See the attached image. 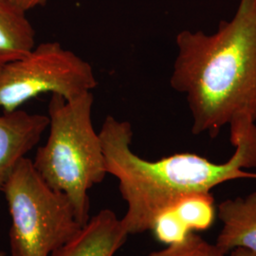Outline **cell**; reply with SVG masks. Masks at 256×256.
I'll use <instances>...</instances> for the list:
<instances>
[{"label":"cell","mask_w":256,"mask_h":256,"mask_svg":"<svg viewBox=\"0 0 256 256\" xmlns=\"http://www.w3.org/2000/svg\"><path fill=\"white\" fill-rule=\"evenodd\" d=\"M229 126L236 150L224 164L192 153L151 162L132 151L130 122L111 115L104 119L99 134L108 173L118 180L120 192L128 203L120 220L128 236L151 230L156 216L184 196L208 194L216 186L234 180H256V173L245 171L256 167V122L242 117Z\"/></svg>","instance_id":"6da1fadb"},{"label":"cell","mask_w":256,"mask_h":256,"mask_svg":"<svg viewBox=\"0 0 256 256\" xmlns=\"http://www.w3.org/2000/svg\"><path fill=\"white\" fill-rule=\"evenodd\" d=\"M170 79L185 94L192 132L216 138L238 118L256 122V0H240L234 16L218 30H182Z\"/></svg>","instance_id":"7a4b0ae2"},{"label":"cell","mask_w":256,"mask_h":256,"mask_svg":"<svg viewBox=\"0 0 256 256\" xmlns=\"http://www.w3.org/2000/svg\"><path fill=\"white\" fill-rule=\"evenodd\" d=\"M93 102L92 92L74 100L52 94L48 137L32 160L41 178L70 198L82 226L90 220L88 191L108 174L101 137L92 124Z\"/></svg>","instance_id":"3957f363"},{"label":"cell","mask_w":256,"mask_h":256,"mask_svg":"<svg viewBox=\"0 0 256 256\" xmlns=\"http://www.w3.org/2000/svg\"><path fill=\"white\" fill-rule=\"evenodd\" d=\"M1 192L12 218V256H50L84 227L70 198L52 189L27 156L16 166Z\"/></svg>","instance_id":"277c9868"},{"label":"cell","mask_w":256,"mask_h":256,"mask_svg":"<svg viewBox=\"0 0 256 256\" xmlns=\"http://www.w3.org/2000/svg\"><path fill=\"white\" fill-rule=\"evenodd\" d=\"M97 86L92 64L59 42L46 41L0 68V110L14 112L48 93L74 100Z\"/></svg>","instance_id":"5b68a950"},{"label":"cell","mask_w":256,"mask_h":256,"mask_svg":"<svg viewBox=\"0 0 256 256\" xmlns=\"http://www.w3.org/2000/svg\"><path fill=\"white\" fill-rule=\"evenodd\" d=\"M48 128V115L16 110L0 115V191L19 162Z\"/></svg>","instance_id":"8992f818"},{"label":"cell","mask_w":256,"mask_h":256,"mask_svg":"<svg viewBox=\"0 0 256 256\" xmlns=\"http://www.w3.org/2000/svg\"><path fill=\"white\" fill-rule=\"evenodd\" d=\"M128 238L115 212L102 210L90 218L74 239L50 256H114Z\"/></svg>","instance_id":"52a82bcc"},{"label":"cell","mask_w":256,"mask_h":256,"mask_svg":"<svg viewBox=\"0 0 256 256\" xmlns=\"http://www.w3.org/2000/svg\"><path fill=\"white\" fill-rule=\"evenodd\" d=\"M218 210L223 228L216 239V247L224 254L236 248L256 252V192L224 200Z\"/></svg>","instance_id":"ba28073f"},{"label":"cell","mask_w":256,"mask_h":256,"mask_svg":"<svg viewBox=\"0 0 256 256\" xmlns=\"http://www.w3.org/2000/svg\"><path fill=\"white\" fill-rule=\"evenodd\" d=\"M36 30L27 12L9 0H0V68L32 50Z\"/></svg>","instance_id":"9c48e42d"},{"label":"cell","mask_w":256,"mask_h":256,"mask_svg":"<svg viewBox=\"0 0 256 256\" xmlns=\"http://www.w3.org/2000/svg\"><path fill=\"white\" fill-rule=\"evenodd\" d=\"M172 209L192 232L209 229L214 220V200L210 192L184 196Z\"/></svg>","instance_id":"30bf717a"},{"label":"cell","mask_w":256,"mask_h":256,"mask_svg":"<svg viewBox=\"0 0 256 256\" xmlns=\"http://www.w3.org/2000/svg\"><path fill=\"white\" fill-rule=\"evenodd\" d=\"M216 244H210L204 238L190 232L182 242L169 245L160 250L153 252L146 256H225Z\"/></svg>","instance_id":"8fae6325"},{"label":"cell","mask_w":256,"mask_h":256,"mask_svg":"<svg viewBox=\"0 0 256 256\" xmlns=\"http://www.w3.org/2000/svg\"><path fill=\"white\" fill-rule=\"evenodd\" d=\"M151 230L158 241L167 246L182 242L192 232L185 226L172 208L160 212L156 216Z\"/></svg>","instance_id":"7c38bea8"},{"label":"cell","mask_w":256,"mask_h":256,"mask_svg":"<svg viewBox=\"0 0 256 256\" xmlns=\"http://www.w3.org/2000/svg\"><path fill=\"white\" fill-rule=\"evenodd\" d=\"M23 10L28 12L30 10L46 5L48 0H9Z\"/></svg>","instance_id":"4fadbf2b"},{"label":"cell","mask_w":256,"mask_h":256,"mask_svg":"<svg viewBox=\"0 0 256 256\" xmlns=\"http://www.w3.org/2000/svg\"><path fill=\"white\" fill-rule=\"evenodd\" d=\"M230 256H256V252L244 248H236L230 250Z\"/></svg>","instance_id":"5bb4252c"},{"label":"cell","mask_w":256,"mask_h":256,"mask_svg":"<svg viewBox=\"0 0 256 256\" xmlns=\"http://www.w3.org/2000/svg\"><path fill=\"white\" fill-rule=\"evenodd\" d=\"M0 256H6L5 252H3L1 250H0Z\"/></svg>","instance_id":"9a60e30c"}]
</instances>
